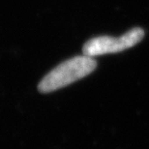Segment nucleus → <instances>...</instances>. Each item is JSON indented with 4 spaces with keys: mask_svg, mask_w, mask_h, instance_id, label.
Segmentation results:
<instances>
[{
    "mask_svg": "<svg viewBox=\"0 0 149 149\" xmlns=\"http://www.w3.org/2000/svg\"><path fill=\"white\" fill-rule=\"evenodd\" d=\"M96 67L97 61L94 57L84 54L74 56L62 62L46 74L39 83L38 90L42 93H49L58 90L88 76L96 69Z\"/></svg>",
    "mask_w": 149,
    "mask_h": 149,
    "instance_id": "obj_1",
    "label": "nucleus"
},
{
    "mask_svg": "<svg viewBox=\"0 0 149 149\" xmlns=\"http://www.w3.org/2000/svg\"><path fill=\"white\" fill-rule=\"evenodd\" d=\"M144 36V31L141 28L136 27L126 32L118 38L111 36H100L88 40L83 45L82 52L84 55L94 57L107 53L120 52L130 49L139 43Z\"/></svg>",
    "mask_w": 149,
    "mask_h": 149,
    "instance_id": "obj_2",
    "label": "nucleus"
}]
</instances>
